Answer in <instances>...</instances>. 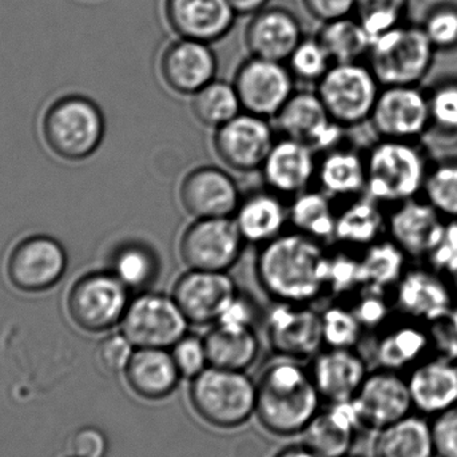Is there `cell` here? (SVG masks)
Wrapping results in <instances>:
<instances>
[{"mask_svg":"<svg viewBox=\"0 0 457 457\" xmlns=\"http://www.w3.org/2000/svg\"><path fill=\"white\" fill-rule=\"evenodd\" d=\"M295 80L287 63L250 56L239 64L233 85L242 112L273 120L295 94Z\"/></svg>","mask_w":457,"mask_h":457,"instance_id":"4fadbf2b","label":"cell"},{"mask_svg":"<svg viewBox=\"0 0 457 457\" xmlns=\"http://www.w3.org/2000/svg\"><path fill=\"white\" fill-rule=\"evenodd\" d=\"M309 372L321 399L335 404L352 402L370 370L354 349L328 348L314 356Z\"/></svg>","mask_w":457,"mask_h":457,"instance_id":"83f0119b","label":"cell"},{"mask_svg":"<svg viewBox=\"0 0 457 457\" xmlns=\"http://www.w3.org/2000/svg\"><path fill=\"white\" fill-rule=\"evenodd\" d=\"M388 209L370 195L353 198L336 219L335 239L353 249H367L386 237Z\"/></svg>","mask_w":457,"mask_h":457,"instance_id":"1f68e13d","label":"cell"},{"mask_svg":"<svg viewBox=\"0 0 457 457\" xmlns=\"http://www.w3.org/2000/svg\"><path fill=\"white\" fill-rule=\"evenodd\" d=\"M245 244L233 217L193 220L179 236V260L187 269L228 271L241 258Z\"/></svg>","mask_w":457,"mask_h":457,"instance_id":"8fae6325","label":"cell"},{"mask_svg":"<svg viewBox=\"0 0 457 457\" xmlns=\"http://www.w3.org/2000/svg\"><path fill=\"white\" fill-rule=\"evenodd\" d=\"M254 317L255 311L253 308L252 301L238 293L214 325L236 328V329H249L254 324Z\"/></svg>","mask_w":457,"mask_h":457,"instance_id":"11a10c76","label":"cell"},{"mask_svg":"<svg viewBox=\"0 0 457 457\" xmlns=\"http://www.w3.org/2000/svg\"><path fill=\"white\" fill-rule=\"evenodd\" d=\"M190 110L197 122L216 130L241 114L242 106L233 82L214 79L190 96Z\"/></svg>","mask_w":457,"mask_h":457,"instance_id":"60d3db41","label":"cell"},{"mask_svg":"<svg viewBox=\"0 0 457 457\" xmlns=\"http://www.w3.org/2000/svg\"><path fill=\"white\" fill-rule=\"evenodd\" d=\"M238 293L228 271L187 269L174 281L170 295L190 325L208 327L219 321Z\"/></svg>","mask_w":457,"mask_h":457,"instance_id":"e0dca14e","label":"cell"},{"mask_svg":"<svg viewBox=\"0 0 457 457\" xmlns=\"http://www.w3.org/2000/svg\"><path fill=\"white\" fill-rule=\"evenodd\" d=\"M136 346L122 332L106 336L99 343L96 356L99 364L110 373H122L133 357Z\"/></svg>","mask_w":457,"mask_h":457,"instance_id":"f907efd6","label":"cell"},{"mask_svg":"<svg viewBox=\"0 0 457 457\" xmlns=\"http://www.w3.org/2000/svg\"><path fill=\"white\" fill-rule=\"evenodd\" d=\"M373 348L378 368L407 375L416 365L435 354L432 325L396 312L394 319L378 330Z\"/></svg>","mask_w":457,"mask_h":457,"instance_id":"ffe728a7","label":"cell"},{"mask_svg":"<svg viewBox=\"0 0 457 457\" xmlns=\"http://www.w3.org/2000/svg\"><path fill=\"white\" fill-rule=\"evenodd\" d=\"M274 457H321L317 455L316 453L311 448L303 445H295V447H287L282 450L281 453H277Z\"/></svg>","mask_w":457,"mask_h":457,"instance_id":"680465c9","label":"cell"},{"mask_svg":"<svg viewBox=\"0 0 457 457\" xmlns=\"http://www.w3.org/2000/svg\"><path fill=\"white\" fill-rule=\"evenodd\" d=\"M316 37L333 63L361 62L362 58H367L372 45L360 21L351 16L322 23Z\"/></svg>","mask_w":457,"mask_h":457,"instance_id":"ab89813d","label":"cell"},{"mask_svg":"<svg viewBox=\"0 0 457 457\" xmlns=\"http://www.w3.org/2000/svg\"><path fill=\"white\" fill-rule=\"evenodd\" d=\"M345 457H357V456H345Z\"/></svg>","mask_w":457,"mask_h":457,"instance_id":"94428289","label":"cell"},{"mask_svg":"<svg viewBox=\"0 0 457 457\" xmlns=\"http://www.w3.org/2000/svg\"><path fill=\"white\" fill-rule=\"evenodd\" d=\"M303 37L297 16L281 7H266L250 16L245 29V45L250 56L282 63L287 61Z\"/></svg>","mask_w":457,"mask_h":457,"instance_id":"4316f807","label":"cell"},{"mask_svg":"<svg viewBox=\"0 0 457 457\" xmlns=\"http://www.w3.org/2000/svg\"><path fill=\"white\" fill-rule=\"evenodd\" d=\"M413 411L434 418L457 405V361L432 354L407 373Z\"/></svg>","mask_w":457,"mask_h":457,"instance_id":"484cf974","label":"cell"},{"mask_svg":"<svg viewBox=\"0 0 457 457\" xmlns=\"http://www.w3.org/2000/svg\"><path fill=\"white\" fill-rule=\"evenodd\" d=\"M165 16L177 37L209 45L224 39L237 18L228 0H165Z\"/></svg>","mask_w":457,"mask_h":457,"instance_id":"cb8c5ba5","label":"cell"},{"mask_svg":"<svg viewBox=\"0 0 457 457\" xmlns=\"http://www.w3.org/2000/svg\"><path fill=\"white\" fill-rule=\"evenodd\" d=\"M352 311L364 330L376 332L388 324L396 314L391 295L367 287L357 293V300L352 306Z\"/></svg>","mask_w":457,"mask_h":457,"instance_id":"7dc6e473","label":"cell"},{"mask_svg":"<svg viewBox=\"0 0 457 457\" xmlns=\"http://www.w3.org/2000/svg\"><path fill=\"white\" fill-rule=\"evenodd\" d=\"M395 311L403 316L436 324L457 306L453 279L424 262H412L391 293Z\"/></svg>","mask_w":457,"mask_h":457,"instance_id":"30bf717a","label":"cell"},{"mask_svg":"<svg viewBox=\"0 0 457 457\" xmlns=\"http://www.w3.org/2000/svg\"><path fill=\"white\" fill-rule=\"evenodd\" d=\"M368 123L378 139L423 144L429 129L426 88L421 86L381 87Z\"/></svg>","mask_w":457,"mask_h":457,"instance_id":"7c38bea8","label":"cell"},{"mask_svg":"<svg viewBox=\"0 0 457 457\" xmlns=\"http://www.w3.org/2000/svg\"><path fill=\"white\" fill-rule=\"evenodd\" d=\"M373 457H436L431 420L413 412L381 429L373 443Z\"/></svg>","mask_w":457,"mask_h":457,"instance_id":"e575fe53","label":"cell"},{"mask_svg":"<svg viewBox=\"0 0 457 457\" xmlns=\"http://www.w3.org/2000/svg\"><path fill=\"white\" fill-rule=\"evenodd\" d=\"M219 61L212 45L200 40L179 37L163 50L160 72L169 90L192 96L217 79Z\"/></svg>","mask_w":457,"mask_h":457,"instance_id":"603a6c76","label":"cell"},{"mask_svg":"<svg viewBox=\"0 0 457 457\" xmlns=\"http://www.w3.org/2000/svg\"><path fill=\"white\" fill-rule=\"evenodd\" d=\"M70 447L72 457H104L107 453V439L98 428L86 427L72 436Z\"/></svg>","mask_w":457,"mask_h":457,"instance_id":"db71d44e","label":"cell"},{"mask_svg":"<svg viewBox=\"0 0 457 457\" xmlns=\"http://www.w3.org/2000/svg\"><path fill=\"white\" fill-rule=\"evenodd\" d=\"M129 303L130 290L112 271H91L70 287L67 313L83 332L104 333L120 324Z\"/></svg>","mask_w":457,"mask_h":457,"instance_id":"ba28073f","label":"cell"},{"mask_svg":"<svg viewBox=\"0 0 457 457\" xmlns=\"http://www.w3.org/2000/svg\"><path fill=\"white\" fill-rule=\"evenodd\" d=\"M360 255L346 252L329 254L327 269V292L337 295H357L362 289Z\"/></svg>","mask_w":457,"mask_h":457,"instance_id":"bcb514c9","label":"cell"},{"mask_svg":"<svg viewBox=\"0 0 457 457\" xmlns=\"http://www.w3.org/2000/svg\"><path fill=\"white\" fill-rule=\"evenodd\" d=\"M274 142L269 120L242 112L214 130L213 149L228 170L249 174L261 170Z\"/></svg>","mask_w":457,"mask_h":457,"instance_id":"5bb4252c","label":"cell"},{"mask_svg":"<svg viewBox=\"0 0 457 457\" xmlns=\"http://www.w3.org/2000/svg\"><path fill=\"white\" fill-rule=\"evenodd\" d=\"M189 325L173 295L146 290L130 300L120 327L136 348L170 349Z\"/></svg>","mask_w":457,"mask_h":457,"instance_id":"9c48e42d","label":"cell"},{"mask_svg":"<svg viewBox=\"0 0 457 457\" xmlns=\"http://www.w3.org/2000/svg\"><path fill=\"white\" fill-rule=\"evenodd\" d=\"M171 356L181 378H193L209 367L205 341L197 336L185 335L170 348Z\"/></svg>","mask_w":457,"mask_h":457,"instance_id":"681fc988","label":"cell"},{"mask_svg":"<svg viewBox=\"0 0 457 457\" xmlns=\"http://www.w3.org/2000/svg\"><path fill=\"white\" fill-rule=\"evenodd\" d=\"M241 200L236 179L217 166H198L179 182V205L193 220L233 217Z\"/></svg>","mask_w":457,"mask_h":457,"instance_id":"d6986e66","label":"cell"},{"mask_svg":"<svg viewBox=\"0 0 457 457\" xmlns=\"http://www.w3.org/2000/svg\"><path fill=\"white\" fill-rule=\"evenodd\" d=\"M429 129L423 145L429 153L457 149V77H445L426 88Z\"/></svg>","mask_w":457,"mask_h":457,"instance_id":"836d02e7","label":"cell"},{"mask_svg":"<svg viewBox=\"0 0 457 457\" xmlns=\"http://www.w3.org/2000/svg\"><path fill=\"white\" fill-rule=\"evenodd\" d=\"M321 321L322 338L327 348L354 349L365 332L352 308L343 305L325 309Z\"/></svg>","mask_w":457,"mask_h":457,"instance_id":"ee69618b","label":"cell"},{"mask_svg":"<svg viewBox=\"0 0 457 457\" xmlns=\"http://www.w3.org/2000/svg\"><path fill=\"white\" fill-rule=\"evenodd\" d=\"M352 403L362 428L376 432L415 412L407 375L383 368L368 373Z\"/></svg>","mask_w":457,"mask_h":457,"instance_id":"2e32d148","label":"cell"},{"mask_svg":"<svg viewBox=\"0 0 457 457\" xmlns=\"http://www.w3.org/2000/svg\"><path fill=\"white\" fill-rule=\"evenodd\" d=\"M257 384L244 370L209 365L190 386V402L203 420L217 428H236L255 413Z\"/></svg>","mask_w":457,"mask_h":457,"instance_id":"8992f818","label":"cell"},{"mask_svg":"<svg viewBox=\"0 0 457 457\" xmlns=\"http://www.w3.org/2000/svg\"><path fill=\"white\" fill-rule=\"evenodd\" d=\"M336 219L330 197L322 190H306L295 195L289 209V221L295 231L317 241L335 238Z\"/></svg>","mask_w":457,"mask_h":457,"instance_id":"f35d334b","label":"cell"},{"mask_svg":"<svg viewBox=\"0 0 457 457\" xmlns=\"http://www.w3.org/2000/svg\"><path fill=\"white\" fill-rule=\"evenodd\" d=\"M328 254L322 242L293 231L261 246L255 277L274 303H309L327 293Z\"/></svg>","mask_w":457,"mask_h":457,"instance_id":"6da1fadb","label":"cell"},{"mask_svg":"<svg viewBox=\"0 0 457 457\" xmlns=\"http://www.w3.org/2000/svg\"><path fill=\"white\" fill-rule=\"evenodd\" d=\"M421 198L445 221H457V157L432 158Z\"/></svg>","mask_w":457,"mask_h":457,"instance_id":"b9f144b4","label":"cell"},{"mask_svg":"<svg viewBox=\"0 0 457 457\" xmlns=\"http://www.w3.org/2000/svg\"><path fill=\"white\" fill-rule=\"evenodd\" d=\"M453 284H455L456 289H457V274L455 277H453Z\"/></svg>","mask_w":457,"mask_h":457,"instance_id":"91938a15","label":"cell"},{"mask_svg":"<svg viewBox=\"0 0 457 457\" xmlns=\"http://www.w3.org/2000/svg\"><path fill=\"white\" fill-rule=\"evenodd\" d=\"M445 220L418 197L388 209L386 237L394 241L412 262H426L442 239Z\"/></svg>","mask_w":457,"mask_h":457,"instance_id":"7402d4cb","label":"cell"},{"mask_svg":"<svg viewBox=\"0 0 457 457\" xmlns=\"http://www.w3.org/2000/svg\"><path fill=\"white\" fill-rule=\"evenodd\" d=\"M431 161L420 142L378 139L365 154V195L386 209L421 197Z\"/></svg>","mask_w":457,"mask_h":457,"instance_id":"3957f363","label":"cell"},{"mask_svg":"<svg viewBox=\"0 0 457 457\" xmlns=\"http://www.w3.org/2000/svg\"><path fill=\"white\" fill-rule=\"evenodd\" d=\"M411 263L407 254L386 237L360 254L362 287L391 295Z\"/></svg>","mask_w":457,"mask_h":457,"instance_id":"8d00e7d4","label":"cell"},{"mask_svg":"<svg viewBox=\"0 0 457 457\" xmlns=\"http://www.w3.org/2000/svg\"><path fill=\"white\" fill-rule=\"evenodd\" d=\"M360 428L361 421L353 403H335L324 412L317 413L303 429V442L319 456L345 457Z\"/></svg>","mask_w":457,"mask_h":457,"instance_id":"f1b7e54d","label":"cell"},{"mask_svg":"<svg viewBox=\"0 0 457 457\" xmlns=\"http://www.w3.org/2000/svg\"><path fill=\"white\" fill-rule=\"evenodd\" d=\"M316 179L329 197H360L367 190L365 155L353 149L329 150L317 165Z\"/></svg>","mask_w":457,"mask_h":457,"instance_id":"d6a6232c","label":"cell"},{"mask_svg":"<svg viewBox=\"0 0 457 457\" xmlns=\"http://www.w3.org/2000/svg\"><path fill=\"white\" fill-rule=\"evenodd\" d=\"M316 152L308 145L287 138L274 142L261 171L269 190L278 195L295 197L309 189L316 179Z\"/></svg>","mask_w":457,"mask_h":457,"instance_id":"d4e9b609","label":"cell"},{"mask_svg":"<svg viewBox=\"0 0 457 457\" xmlns=\"http://www.w3.org/2000/svg\"><path fill=\"white\" fill-rule=\"evenodd\" d=\"M285 63L295 79L306 83H319L335 64L316 37H303Z\"/></svg>","mask_w":457,"mask_h":457,"instance_id":"f6af8a7d","label":"cell"},{"mask_svg":"<svg viewBox=\"0 0 457 457\" xmlns=\"http://www.w3.org/2000/svg\"><path fill=\"white\" fill-rule=\"evenodd\" d=\"M271 349L285 359L314 357L324 345L321 313L303 303H276L266 320Z\"/></svg>","mask_w":457,"mask_h":457,"instance_id":"ac0fdd59","label":"cell"},{"mask_svg":"<svg viewBox=\"0 0 457 457\" xmlns=\"http://www.w3.org/2000/svg\"><path fill=\"white\" fill-rule=\"evenodd\" d=\"M106 120L101 107L87 96H64L46 110L42 136L46 146L63 161L87 160L104 142Z\"/></svg>","mask_w":457,"mask_h":457,"instance_id":"277c9868","label":"cell"},{"mask_svg":"<svg viewBox=\"0 0 457 457\" xmlns=\"http://www.w3.org/2000/svg\"><path fill=\"white\" fill-rule=\"evenodd\" d=\"M233 219L246 244L262 246L284 233L289 211L282 204L281 195L270 190L242 198Z\"/></svg>","mask_w":457,"mask_h":457,"instance_id":"4dcf8cb0","label":"cell"},{"mask_svg":"<svg viewBox=\"0 0 457 457\" xmlns=\"http://www.w3.org/2000/svg\"><path fill=\"white\" fill-rule=\"evenodd\" d=\"M160 257L145 242L129 241L120 245L110 258L109 270L129 290L146 292L157 281Z\"/></svg>","mask_w":457,"mask_h":457,"instance_id":"74e56055","label":"cell"},{"mask_svg":"<svg viewBox=\"0 0 457 457\" xmlns=\"http://www.w3.org/2000/svg\"><path fill=\"white\" fill-rule=\"evenodd\" d=\"M383 86L362 62L335 63L317 83V96L328 114L344 129L370 122Z\"/></svg>","mask_w":457,"mask_h":457,"instance_id":"52a82bcc","label":"cell"},{"mask_svg":"<svg viewBox=\"0 0 457 457\" xmlns=\"http://www.w3.org/2000/svg\"><path fill=\"white\" fill-rule=\"evenodd\" d=\"M204 341L209 364L222 370H247L260 353V341L253 328L236 329L213 325Z\"/></svg>","mask_w":457,"mask_h":457,"instance_id":"d590c367","label":"cell"},{"mask_svg":"<svg viewBox=\"0 0 457 457\" xmlns=\"http://www.w3.org/2000/svg\"><path fill=\"white\" fill-rule=\"evenodd\" d=\"M427 265L442 271L445 276L457 274V221H445V231L434 252L427 258Z\"/></svg>","mask_w":457,"mask_h":457,"instance_id":"f5cc1de1","label":"cell"},{"mask_svg":"<svg viewBox=\"0 0 457 457\" xmlns=\"http://www.w3.org/2000/svg\"><path fill=\"white\" fill-rule=\"evenodd\" d=\"M320 400L309 370L284 357L263 370L257 383L255 413L266 431L290 436L303 432L313 420Z\"/></svg>","mask_w":457,"mask_h":457,"instance_id":"7a4b0ae2","label":"cell"},{"mask_svg":"<svg viewBox=\"0 0 457 457\" xmlns=\"http://www.w3.org/2000/svg\"><path fill=\"white\" fill-rule=\"evenodd\" d=\"M421 27L436 51L457 50L456 4L445 3L432 8Z\"/></svg>","mask_w":457,"mask_h":457,"instance_id":"c3c4849f","label":"cell"},{"mask_svg":"<svg viewBox=\"0 0 457 457\" xmlns=\"http://www.w3.org/2000/svg\"><path fill=\"white\" fill-rule=\"evenodd\" d=\"M303 5L314 19L327 23L351 16L356 8V0H303Z\"/></svg>","mask_w":457,"mask_h":457,"instance_id":"9f6ffc18","label":"cell"},{"mask_svg":"<svg viewBox=\"0 0 457 457\" xmlns=\"http://www.w3.org/2000/svg\"><path fill=\"white\" fill-rule=\"evenodd\" d=\"M436 53L423 27L402 23L373 40L367 64L383 87L421 86Z\"/></svg>","mask_w":457,"mask_h":457,"instance_id":"5b68a950","label":"cell"},{"mask_svg":"<svg viewBox=\"0 0 457 457\" xmlns=\"http://www.w3.org/2000/svg\"><path fill=\"white\" fill-rule=\"evenodd\" d=\"M273 120L284 137L303 142L314 152L335 149L345 130L330 118L320 96L312 91H295Z\"/></svg>","mask_w":457,"mask_h":457,"instance_id":"44dd1931","label":"cell"},{"mask_svg":"<svg viewBox=\"0 0 457 457\" xmlns=\"http://www.w3.org/2000/svg\"><path fill=\"white\" fill-rule=\"evenodd\" d=\"M123 373L131 391L145 400L166 399L181 380L170 349L136 348Z\"/></svg>","mask_w":457,"mask_h":457,"instance_id":"f546056e","label":"cell"},{"mask_svg":"<svg viewBox=\"0 0 457 457\" xmlns=\"http://www.w3.org/2000/svg\"><path fill=\"white\" fill-rule=\"evenodd\" d=\"M67 254L61 242L48 236L19 241L8 255V281L23 293H43L55 287L66 273Z\"/></svg>","mask_w":457,"mask_h":457,"instance_id":"9a60e30c","label":"cell"},{"mask_svg":"<svg viewBox=\"0 0 457 457\" xmlns=\"http://www.w3.org/2000/svg\"><path fill=\"white\" fill-rule=\"evenodd\" d=\"M410 0H356L357 21L370 37L378 39L395 27L404 23Z\"/></svg>","mask_w":457,"mask_h":457,"instance_id":"7bdbcfd3","label":"cell"},{"mask_svg":"<svg viewBox=\"0 0 457 457\" xmlns=\"http://www.w3.org/2000/svg\"><path fill=\"white\" fill-rule=\"evenodd\" d=\"M237 16H253L268 7L269 0H228Z\"/></svg>","mask_w":457,"mask_h":457,"instance_id":"6f0895ef","label":"cell"},{"mask_svg":"<svg viewBox=\"0 0 457 457\" xmlns=\"http://www.w3.org/2000/svg\"><path fill=\"white\" fill-rule=\"evenodd\" d=\"M436 457H457V405L429 419Z\"/></svg>","mask_w":457,"mask_h":457,"instance_id":"816d5d0a","label":"cell"}]
</instances>
